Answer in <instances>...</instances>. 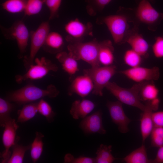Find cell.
<instances>
[{"mask_svg": "<svg viewBox=\"0 0 163 163\" xmlns=\"http://www.w3.org/2000/svg\"><path fill=\"white\" fill-rule=\"evenodd\" d=\"M64 162L66 163H94L95 158L81 156L75 158L72 154L68 153L64 158Z\"/></svg>", "mask_w": 163, "mask_h": 163, "instance_id": "obj_36", "label": "cell"}, {"mask_svg": "<svg viewBox=\"0 0 163 163\" xmlns=\"http://www.w3.org/2000/svg\"><path fill=\"white\" fill-rule=\"evenodd\" d=\"M111 145L101 144L97 149L95 158L96 163H111L117 159L112 154Z\"/></svg>", "mask_w": 163, "mask_h": 163, "instance_id": "obj_24", "label": "cell"}, {"mask_svg": "<svg viewBox=\"0 0 163 163\" xmlns=\"http://www.w3.org/2000/svg\"><path fill=\"white\" fill-rule=\"evenodd\" d=\"M160 102V100L158 97L145 102V107L141 114L140 120V129L143 144L150 135L154 127L152 113L153 111L158 110Z\"/></svg>", "mask_w": 163, "mask_h": 163, "instance_id": "obj_12", "label": "cell"}, {"mask_svg": "<svg viewBox=\"0 0 163 163\" xmlns=\"http://www.w3.org/2000/svg\"><path fill=\"white\" fill-rule=\"evenodd\" d=\"M136 15L140 21L150 24L158 21L163 15L155 10L147 0H142L140 2Z\"/></svg>", "mask_w": 163, "mask_h": 163, "instance_id": "obj_16", "label": "cell"}, {"mask_svg": "<svg viewBox=\"0 0 163 163\" xmlns=\"http://www.w3.org/2000/svg\"><path fill=\"white\" fill-rule=\"evenodd\" d=\"M37 103H31L25 104L18 111L17 122L23 123L34 117L38 112Z\"/></svg>", "mask_w": 163, "mask_h": 163, "instance_id": "obj_26", "label": "cell"}, {"mask_svg": "<svg viewBox=\"0 0 163 163\" xmlns=\"http://www.w3.org/2000/svg\"><path fill=\"white\" fill-rule=\"evenodd\" d=\"M155 56L158 58H163V36L155 38V41L152 47Z\"/></svg>", "mask_w": 163, "mask_h": 163, "instance_id": "obj_37", "label": "cell"}, {"mask_svg": "<svg viewBox=\"0 0 163 163\" xmlns=\"http://www.w3.org/2000/svg\"><path fill=\"white\" fill-rule=\"evenodd\" d=\"M50 30L49 22L46 21L41 23L35 31L30 32V54L28 56H25L24 60V65L26 71L31 65L34 64L35 57L40 49L43 45Z\"/></svg>", "mask_w": 163, "mask_h": 163, "instance_id": "obj_7", "label": "cell"}, {"mask_svg": "<svg viewBox=\"0 0 163 163\" xmlns=\"http://www.w3.org/2000/svg\"><path fill=\"white\" fill-rule=\"evenodd\" d=\"M123 160L126 163H151V159L148 158L146 149L143 143L123 158Z\"/></svg>", "mask_w": 163, "mask_h": 163, "instance_id": "obj_23", "label": "cell"}, {"mask_svg": "<svg viewBox=\"0 0 163 163\" xmlns=\"http://www.w3.org/2000/svg\"><path fill=\"white\" fill-rule=\"evenodd\" d=\"M99 42L96 39L88 42L69 43V52L76 60H82L91 67L100 66L98 60Z\"/></svg>", "mask_w": 163, "mask_h": 163, "instance_id": "obj_2", "label": "cell"}, {"mask_svg": "<svg viewBox=\"0 0 163 163\" xmlns=\"http://www.w3.org/2000/svg\"><path fill=\"white\" fill-rule=\"evenodd\" d=\"M59 91L53 85L51 84L45 89L32 85H27L13 91L8 96V101L21 105L36 101L45 97L54 98L59 94Z\"/></svg>", "mask_w": 163, "mask_h": 163, "instance_id": "obj_1", "label": "cell"}, {"mask_svg": "<svg viewBox=\"0 0 163 163\" xmlns=\"http://www.w3.org/2000/svg\"><path fill=\"white\" fill-rule=\"evenodd\" d=\"M3 127L4 129L2 136V143L5 150L1 153L2 163H7L11 155L10 149L19 140V138H16V132L19 128L18 125L14 119L11 118L5 123Z\"/></svg>", "mask_w": 163, "mask_h": 163, "instance_id": "obj_10", "label": "cell"}, {"mask_svg": "<svg viewBox=\"0 0 163 163\" xmlns=\"http://www.w3.org/2000/svg\"><path fill=\"white\" fill-rule=\"evenodd\" d=\"M142 56L133 49L128 50L125 52L123 60L125 63L134 68L139 66L142 62Z\"/></svg>", "mask_w": 163, "mask_h": 163, "instance_id": "obj_32", "label": "cell"}, {"mask_svg": "<svg viewBox=\"0 0 163 163\" xmlns=\"http://www.w3.org/2000/svg\"><path fill=\"white\" fill-rule=\"evenodd\" d=\"M132 49L142 56L148 55L149 45L142 36L137 34L130 36L126 40Z\"/></svg>", "mask_w": 163, "mask_h": 163, "instance_id": "obj_22", "label": "cell"}, {"mask_svg": "<svg viewBox=\"0 0 163 163\" xmlns=\"http://www.w3.org/2000/svg\"><path fill=\"white\" fill-rule=\"evenodd\" d=\"M153 81L137 83L139 95L142 101L147 102L158 97L159 90Z\"/></svg>", "mask_w": 163, "mask_h": 163, "instance_id": "obj_21", "label": "cell"}, {"mask_svg": "<svg viewBox=\"0 0 163 163\" xmlns=\"http://www.w3.org/2000/svg\"><path fill=\"white\" fill-rule=\"evenodd\" d=\"M56 58L61 64L63 69L71 77L78 71L77 60L69 52L61 51L57 54Z\"/></svg>", "mask_w": 163, "mask_h": 163, "instance_id": "obj_20", "label": "cell"}, {"mask_svg": "<svg viewBox=\"0 0 163 163\" xmlns=\"http://www.w3.org/2000/svg\"><path fill=\"white\" fill-rule=\"evenodd\" d=\"M129 79L137 83L157 80L160 76L158 67L147 68L140 66L120 71Z\"/></svg>", "mask_w": 163, "mask_h": 163, "instance_id": "obj_11", "label": "cell"}, {"mask_svg": "<svg viewBox=\"0 0 163 163\" xmlns=\"http://www.w3.org/2000/svg\"><path fill=\"white\" fill-rule=\"evenodd\" d=\"M150 135L152 146L159 148L163 146V127L154 126Z\"/></svg>", "mask_w": 163, "mask_h": 163, "instance_id": "obj_34", "label": "cell"}, {"mask_svg": "<svg viewBox=\"0 0 163 163\" xmlns=\"http://www.w3.org/2000/svg\"><path fill=\"white\" fill-rule=\"evenodd\" d=\"M35 64L31 65L23 75H17L15 76L16 81L19 84L25 80H37L45 76L51 71L56 72L58 70L57 66L50 60L44 57L35 59Z\"/></svg>", "mask_w": 163, "mask_h": 163, "instance_id": "obj_6", "label": "cell"}, {"mask_svg": "<svg viewBox=\"0 0 163 163\" xmlns=\"http://www.w3.org/2000/svg\"><path fill=\"white\" fill-rule=\"evenodd\" d=\"M95 104L92 101L85 99L77 100L72 104L70 113L75 120L82 119L94 108Z\"/></svg>", "mask_w": 163, "mask_h": 163, "instance_id": "obj_17", "label": "cell"}, {"mask_svg": "<svg viewBox=\"0 0 163 163\" xmlns=\"http://www.w3.org/2000/svg\"><path fill=\"white\" fill-rule=\"evenodd\" d=\"M45 0H27L25 15L30 16L38 14L42 10Z\"/></svg>", "mask_w": 163, "mask_h": 163, "instance_id": "obj_33", "label": "cell"}, {"mask_svg": "<svg viewBox=\"0 0 163 163\" xmlns=\"http://www.w3.org/2000/svg\"><path fill=\"white\" fill-rule=\"evenodd\" d=\"M105 88L122 104L136 107L143 111L145 105L141 102L138 83L130 88L122 87L114 82H110Z\"/></svg>", "mask_w": 163, "mask_h": 163, "instance_id": "obj_3", "label": "cell"}, {"mask_svg": "<svg viewBox=\"0 0 163 163\" xmlns=\"http://www.w3.org/2000/svg\"><path fill=\"white\" fill-rule=\"evenodd\" d=\"M116 72V67L113 65L91 67L83 70L84 74L88 75L93 82L94 87L92 94L100 96H103L104 89Z\"/></svg>", "mask_w": 163, "mask_h": 163, "instance_id": "obj_4", "label": "cell"}, {"mask_svg": "<svg viewBox=\"0 0 163 163\" xmlns=\"http://www.w3.org/2000/svg\"><path fill=\"white\" fill-rule=\"evenodd\" d=\"M62 0H46L45 3L50 11L49 20L58 16V11Z\"/></svg>", "mask_w": 163, "mask_h": 163, "instance_id": "obj_35", "label": "cell"}, {"mask_svg": "<svg viewBox=\"0 0 163 163\" xmlns=\"http://www.w3.org/2000/svg\"><path fill=\"white\" fill-rule=\"evenodd\" d=\"M17 142L12 147V152L7 163H22L26 152L30 149L31 144L23 146L17 144Z\"/></svg>", "mask_w": 163, "mask_h": 163, "instance_id": "obj_27", "label": "cell"}, {"mask_svg": "<svg viewBox=\"0 0 163 163\" xmlns=\"http://www.w3.org/2000/svg\"><path fill=\"white\" fill-rule=\"evenodd\" d=\"M102 114V111L99 110L88 115L82 119L80 123L79 127L86 134H105L106 131L103 125Z\"/></svg>", "mask_w": 163, "mask_h": 163, "instance_id": "obj_14", "label": "cell"}, {"mask_svg": "<svg viewBox=\"0 0 163 163\" xmlns=\"http://www.w3.org/2000/svg\"><path fill=\"white\" fill-rule=\"evenodd\" d=\"M35 134V138L31 144L30 148V156L34 163H36L42 155L43 145V139L44 137V135L41 133L37 132Z\"/></svg>", "mask_w": 163, "mask_h": 163, "instance_id": "obj_25", "label": "cell"}, {"mask_svg": "<svg viewBox=\"0 0 163 163\" xmlns=\"http://www.w3.org/2000/svg\"><path fill=\"white\" fill-rule=\"evenodd\" d=\"M106 106L112 120L118 126L119 131L123 133L128 132V125L131 120L126 115L122 103L119 101H108Z\"/></svg>", "mask_w": 163, "mask_h": 163, "instance_id": "obj_13", "label": "cell"}, {"mask_svg": "<svg viewBox=\"0 0 163 163\" xmlns=\"http://www.w3.org/2000/svg\"><path fill=\"white\" fill-rule=\"evenodd\" d=\"M94 84L91 78L88 75L78 76L72 80L68 91L69 96L75 94L84 98L92 92L94 89Z\"/></svg>", "mask_w": 163, "mask_h": 163, "instance_id": "obj_15", "label": "cell"}, {"mask_svg": "<svg viewBox=\"0 0 163 163\" xmlns=\"http://www.w3.org/2000/svg\"><path fill=\"white\" fill-rule=\"evenodd\" d=\"M112 0H85L87 3L86 9L90 16H94L102 11L105 6Z\"/></svg>", "mask_w": 163, "mask_h": 163, "instance_id": "obj_29", "label": "cell"}, {"mask_svg": "<svg viewBox=\"0 0 163 163\" xmlns=\"http://www.w3.org/2000/svg\"><path fill=\"white\" fill-rule=\"evenodd\" d=\"M114 48L109 40L99 42L98 60L100 65L109 66L113 65L114 60Z\"/></svg>", "mask_w": 163, "mask_h": 163, "instance_id": "obj_19", "label": "cell"}, {"mask_svg": "<svg viewBox=\"0 0 163 163\" xmlns=\"http://www.w3.org/2000/svg\"><path fill=\"white\" fill-rule=\"evenodd\" d=\"M152 163H163V146L159 148L155 158L151 159Z\"/></svg>", "mask_w": 163, "mask_h": 163, "instance_id": "obj_39", "label": "cell"}, {"mask_svg": "<svg viewBox=\"0 0 163 163\" xmlns=\"http://www.w3.org/2000/svg\"><path fill=\"white\" fill-rule=\"evenodd\" d=\"M64 43L63 38L60 34L51 32L48 34L42 47L47 53L57 54L62 51Z\"/></svg>", "mask_w": 163, "mask_h": 163, "instance_id": "obj_18", "label": "cell"}, {"mask_svg": "<svg viewBox=\"0 0 163 163\" xmlns=\"http://www.w3.org/2000/svg\"><path fill=\"white\" fill-rule=\"evenodd\" d=\"M64 28L67 34L66 40L69 43L82 42L85 37L93 36L92 24L83 23L78 18L69 21Z\"/></svg>", "mask_w": 163, "mask_h": 163, "instance_id": "obj_9", "label": "cell"}, {"mask_svg": "<svg viewBox=\"0 0 163 163\" xmlns=\"http://www.w3.org/2000/svg\"><path fill=\"white\" fill-rule=\"evenodd\" d=\"M37 107L38 112L44 117L49 123H52L54 121L55 113L48 102L41 99L37 103Z\"/></svg>", "mask_w": 163, "mask_h": 163, "instance_id": "obj_31", "label": "cell"}, {"mask_svg": "<svg viewBox=\"0 0 163 163\" xmlns=\"http://www.w3.org/2000/svg\"><path fill=\"white\" fill-rule=\"evenodd\" d=\"M4 37L7 39L16 41L19 50V57L22 58L26 51L30 34L24 23L21 20L16 21L9 28L0 26Z\"/></svg>", "mask_w": 163, "mask_h": 163, "instance_id": "obj_5", "label": "cell"}, {"mask_svg": "<svg viewBox=\"0 0 163 163\" xmlns=\"http://www.w3.org/2000/svg\"><path fill=\"white\" fill-rule=\"evenodd\" d=\"M152 118L154 126L163 127V111L153 112Z\"/></svg>", "mask_w": 163, "mask_h": 163, "instance_id": "obj_38", "label": "cell"}, {"mask_svg": "<svg viewBox=\"0 0 163 163\" xmlns=\"http://www.w3.org/2000/svg\"><path fill=\"white\" fill-rule=\"evenodd\" d=\"M96 23L107 26L115 43L120 44L123 42L128 27L126 17L120 14L107 16L98 18Z\"/></svg>", "mask_w": 163, "mask_h": 163, "instance_id": "obj_8", "label": "cell"}, {"mask_svg": "<svg viewBox=\"0 0 163 163\" xmlns=\"http://www.w3.org/2000/svg\"><path fill=\"white\" fill-rule=\"evenodd\" d=\"M14 106L8 101L0 98V125L3 127L5 122L11 118L10 113L14 109Z\"/></svg>", "mask_w": 163, "mask_h": 163, "instance_id": "obj_30", "label": "cell"}, {"mask_svg": "<svg viewBox=\"0 0 163 163\" xmlns=\"http://www.w3.org/2000/svg\"><path fill=\"white\" fill-rule=\"evenodd\" d=\"M27 0H7L2 3L3 9L7 12L16 14L24 11Z\"/></svg>", "mask_w": 163, "mask_h": 163, "instance_id": "obj_28", "label": "cell"}]
</instances>
